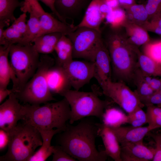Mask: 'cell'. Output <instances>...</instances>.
<instances>
[{"label":"cell","mask_w":161,"mask_h":161,"mask_svg":"<svg viewBox=\"0 0 161 161\" xmlns=\"http://www.w3.org/2000/svg\"><path fill=\"white\" fill-rule=\"evenodd\" d=\"M101 124L89 117L81 119L75 126L67 124L57 134V144L77 161H105L108 156L104 151H98L95 145Z\"/></svg>","instance_id":"6da1fadb"},{"label":"cell","mask_w":161,"mask_h":161,"mask_svg":"<svg viewBox=\"0 0 161 161\" xmlns=\"http://www.w3.org/2000/svg\"><path fill=\"white\" fill-rule=\"evenodd\" d=\"M103 40L110 57L112 75L124 82L133 81L138 68V47L129 41L121 28L110 29L102 35Z\"/></svg>","instance_id":"7a4b0ae2"},{"label":"cell","mask_w":161,"mask_h":161,"mask_svg":"<svg viewBox=\"0 0 161 161\" xmlns=\"http://www.w3.org/2000/svg\"><path fill=\"white\" fill-rule=\"evenodd\" d=\"M22 120L38 130L64 129L70 119L71 109L66 99L55 102H47L42 106L29 104L22 105Z\"/></svg>","instance_id":"3957f363"},{"label":"cell","mask_w":161,"mask_h":161,"mask_svg":"<svg viewBox=\"0 0 161 161\" xmlns=\"http://www.w3.org/2000/svg\"><path fill=\"white\" fill-rule=\"evenodd\" d=\"M8 134L7 151L0 157V161H28L36 149L42 145V138L38 130L23 120Z\"/></svg>","instance_id":"277c9868"},{"label":"cell","mask_w":161,"mask_h":161,"mask_svg":"<svg viewBox=\"0 0 161 161\" xmlns=\"http://www.w3.org/2000/svg\"><path fill=\"white\" fill-rule=\"evenodd\" d=\"M40 54L32 43L11 45L9 55L14 76L13 92L20 91L34 75L39 64Z\"/></svg>","instance_id":"5b68a950"},{"label":"cell","mask_w":161,"mask_h":161,"mask_svg":"<svg viewBox=\"0 0 161 161\" xmlns=\"http://www.w3.org/2000/svg\"><path fill=\"white\" fill-rule=\"evenodd\" d=\"M55 61L47 54H41L38 68L33 76L19 92L15 93L19 101L24 104L39 105L55 100L48 84L47 75Z\"/></svg>","instance_id":"8992f818"},{"label":"cell","mask_w":161,"mask_h":161,"mask_svg":"<svg viewBox=\"0 0 161 161\" xmlns=\"http://www.w3.org/2000/svg\"><path fill=\"white\" fill-rule=\"evenodd\" d=\"M62 96L68 101L71 109L69 124L88 117H95L102 119L104 110L112 102L101 100L95 92L69 89Z\"/></svg>","instance_id":"52a82bcc"},{"label":"cell","mask_w":161,"mask_h":161,"mask_svg":"<svg viewBox=\"0 0 161 161\" xmlns=\"http://www.w3.org/2000/svg\"><path fill=\"white\" fill-rule=\"evenodd\" d=\"M66 35L72 44L73 58L94 62L96 52L103 41L101 32L80 27Z\"/></svg>","instance_id":"ba28073f"},{"label":"cell","mask_w":161,"mask_h":161,"mask_svg":"<svg viewBox=\"0 0 161 161\" xmlns=\"http://www.w3.org/2000/svg\"><path fill=\"white\" fill-rule=\"evenodd\" d=\"M101 88L104 95L128 114L138 107L143 108L145 106L135 92L131 90L123 82L111 80Z\"/></svg>","instance_id":"9c48e42d"},{"label":"cell","mask_w":161,"mask_h":161,"mask_svg":"<svg viewBox=\"0 0 161 161\" xmlns=\"http://www.w3.org/2000/svg\"><path fill=\"white\" fill-rule=\"evenodd\" d=\"M68 77L71 87L79 90L94 77L93 62L73 60L63 67Z\"/></svg>","instance_id":"30bf717a"},{"label":"cell","mask_w":161,"mask_h":161,"mask_svg":"<svg viewBox=\"0 0 161 161\" xmlns=\"http://www.w3.org/2000/svg\"><path fill=\"white\" fill-rule=\"evenodd\" d=\"M22 105L12 92L8 98L0 105V128L8 133L17 126L18 121L22 120Z\"/></svg>","instance_id":"8fae6325"},{"label":"cell","mask_w":161,"mask_h":161,"mask_svg":"<svg viewBox=\"0 0 161 161\" xmlns=\"http://www.w3.org/2000/svg\"><path fill=\"white\" fill-rule=\"evenodd\" d=\"M95 65L94 77L102 88L112 80L111 60L109 51L103 41L96 52L93 62Z\"/></svg>","instance_id":"7c38bea8"},{"label":"cell","mask_w":161,"mask_h":161,"mask_svg":"<svg viewBox=\"0 0 161 161\" xmlns=\"http://www.w3.org/2000/svg\"><path fill=\"white\" fill-rule=\"evenodd\" d=\"M47 79L49 89L52 94L62 96L71 87L65 69L56 64L48 70Z\"/></svg>","instance_id":"4fadbf2b"},{"label":"cell","mask_w":161,"mask_h":161,"mask_svg":"<svg viewBox=\"0 0 161 161\" xmlns=\"http://www.w3.org/2000/svg\"><path fill=\"white\" fill-rule=\"evenodd\" d=\"M111 128L121 145L129 143H143L145 137L152 130L148 126L139 127L120 126Z\"/></svg>","instance_id":"5bb4252c"},{"label":"cell","mask_w":161,"mask_h":161,"mask_svg":"<svg viewBox=\"0 0 161 161\" xmlns=\"http://www.w3.org/2000/svg\"><path fill=\"white\" fill-rule=\"evenodd\" d=\"M155 148H149L143 143H129L121 145L122 161L152 160Z\"/></svg>","instance_id":"9a60e30c"},{"label":"cell","mask_w":161,"mask_h":161,"mask_svg":"<svg viewBox=\"0 0 161 161\" xmlns=\"http://www.w3.org/2000/svg\"><path fill=\"white\" fill-rule=\"evenodd\" d=\"M39 19L40 30L36 38L43 35L54 32H61L67 35L77 28L76 26L64 23L45 11L41 15Z\"/></svg>","instance_id":"2e32d148"},{"label":"cell","mask_w":161,"mask_h":161,"mask_svg":"<svg viewBox=\"0 0 161 161\" xmlns=\"http://www.w3.org/2000/svg\"><path fill=\"white\" fill-rule=\"evenodd\" d=\"M99 136L102 139L106 153L115 161H122L120 157L121 146L111 128L101 124Z\"/></svg>","instance_id":"e0dca14e"},{"label":"cell","mask_w":161,"mask_h":161,"mask_svg":"<svg viewBox=\"0 0 161 161\" xmlns=\"http://www.w3.org/2000/svg\"><path fill=\"white\" fill-rule=\"evenodd\" d=\"M88 0H55V9L59 15L66 21L72 20L81 13L86 5Z\"/></svg>","instance_id":"ac0fdd59"},{"label":"cell","mask_w":161,"mask_h":161,"mask_svg":"<svg viewBox=\"0 0 161 161\" xmlns=\"http://www.w3.org/2000/svg\"><path fill=\"white\" fill-rule=\"evenodd\" d=\"M101 0H92L86 10L85 15L77 27H86L101 32L100 28L105 18L100 8Z\"/></svg>","instance_id":"d6986e66"},{"label":"cell","mask_w":161,"mask_h":161,"mask_svg":"<svg viewBox=\"0 0 161 161\" xmlns=\"http://www.w3.org/2000/svg\"><path fill=\"white\" fill-rule=\"evenodd\" d=\"M64 129H52L50 130H38L42 140L41 147L29 159L28 161H45L53 153L54 145H51V142L54 135Z\"/></svg>","instance_id":"ffe728a7"},{"label":"cell","mask_w":161,"mask_h":161,"mask_svg":"<svg viewBox=\"0 0 161 161\" xmlns=\"http://www.w3.org/2000/svg\"><path fill=\"white\" fill-rule=\"evenodd\" d=\"M57 57L56 64L64 67L73 59L72 42L66 35L63 34L58 41L55 50Z\"/></svg>","instance_id":"44dd1931"},{"label":"cell","mask_w":161,"mask_h":161,"mask_svg":"<svg viewBox=\"0 0 161 161\" xmlns=\"http://www.w3.org/2000/svg\"><path fill=\"white\" fill-rule=\"evenodd\" d=\"M11 46H0V88H7L10 80L12 81L14 79L13 72L8 60Z\"/></svg>","instance_id":"7402d4cb"},{"label":"cell","mask_w":161,"mask_h":161,"mask_svg":"<svg viewBox=\"0 0 161 161\" xmlns=\"http://www.w3.org/2000/svg\"><path fill=\"white\" fill-rule=\"evenodd\" d=\"M63 34L59 32L46 34L35 38L32 43L40 54L48 55L54 51L56 45Z\"/></svg>","instance_id":"603a6c76"},{"label":"cell","mask_w":161,"mask_h":161,"mask_svg":"<svg viewBox=\"0 0 161 161\" xmlns=\"http://www.w3.org/2000/svg\"><path fill=\"white\" fill-rule=\"evenodd\" d=\"M123 27L129 41L133 45L138 47L150 42L148 31L142 27L126 21Z\"/></svg>","instance_id":"cb8c5ba5"},{"label":"cell","mask_w":161,"mask_h":161,"mask_svg":"<svg viewBox=\"0 0 161 161\" xmlns=\"http://www.w3.org/2000/svg\"><path fill=\"white\" fill-rule=\"evenodd\" d=\"M30 18L27 23L26 31L21 41L18 44L25 45L32 43L40 30L39 18L42 13L36 10L31 9L29 12Z\"/></svg>","instance_id":"d4e9b609"},{"label":"cell","mask_w":161,"mask_h":161,"mask_svg":"<svg viewBox=\"0 0 161 161\" xmlns=\"http://www.w3.org/2000/svg\"><path fill=\"white\" fill-rule=\"evenodd\" d=\"M102 120L103 124L111 128L120 127L128 122L127 115L118 109L109 107L106 109Z\"/></svg>","instance_id":"484cf974"},{"label":"cell","mask_w":161,"mask_h":161,"mask_svg":"<svg viewBox=\"0 0 161 161\" xmlns=\"http://www.w3.org/2000/svg\"><path fill=\"white\" fill-rule=\"evenodd\" d=\"M24 1L19 0H0V22L8 26L16 18L14 15L15 10L18 7H21Z\"/></svg>","instance_id":"4316f807"},{"label":"cell","mask_w":161,"mask_h":161,"mask_svg":"<svg viewBox=\"0 0 161 161\" xmlns=\"http://www.w3.org/2000/svg\"><path fill=\"white\" fill-rule=\"evenodd\" d=\"M126 21L142 27L148 20L145 5L135 4L125 9Z\"/></svg>","instance_id":"83f0119b"},{"label":"cell","mask_w":161,"mask_h":161,"mask_svg":"<svg viewBox=\"0 0 161 161\" xmlns=\"http://www.w3.org/2000/svg\"><path fill=\"white\" fill-rule=\"evenodd\" d=\"M138 67L147 75L161 78V65L140 51L138 55Z\"/></svg>","instance_id":"f1b7e54d"},{"label":"cell","mask_w":161,"mask_h":161,"mask_svg":"<svg viewBox=\"0 0 161 161\" xmlns=\"http://www.w3.org/2000/svg\"><path fill=\"white\" fill-rule=\"evenodd\" d=\"M105 20L111 28H121L126 21V11L120 7L113 9L107 14Z\"/></svg>","instance_id":"f546056e"},{"label":"cell","mask_w":161,"mask_h":161,"mask_svg":"<svg viewBox=\"0 0 161 161\" xmlns=\"http://www.w3.org/2000/svg\"><path fill=\"white\" fill-rule=\"evenodd\" d=\"M147 107L146 113L148 126L152 130L161 128V107L154 105Z\"/></svg>","instance_id":"4dcf8cb0"},{"label":"cell","mask_w":161,"mask_h":161,"mask_svg":"<svg viewBox=\"0 0 161 161\" xmlns=\"http://www.w3.org/2000/svg\"><path fill=\"white\" fill-rule=\"evenodd\" d=\"M132 81L136 86L134 91L141 102L155 92L147 83L135 75H134Z\"/></svg>","instance_id":"1f68e13d"},{"label":"cell","mask_w":161,"mask_h":161,"mask_svg":"<svg viewBox=\"0 0 161 161\" xmlns=\"http://www.w3.org/2000/svg\"><path fill=\"white\" fill-rule=\"evenodd\" d=\"M143 53L161 65V40L150 42L145 44Z\"/></svg>","instance_id":"d6a6232c"},{"label":"cell","mask_w":161,"mask_h":161,"mask_svg":"<svg viewBox=\"0 0 161 161\" xmlns=\"http://www.w3.org/2000/svg\"><path fill=\"white\" fill-rule=\"evenodd\" d=\"M142 108L138 107L128 114L127 123L135 127L142 126L144 124L147 123L146 113Z\"/></svg>","instance_id":"836d02e7"},{"label":"cell","mask_w":161,"mask_h":161,"mask_svg":"<svg viewBox=\"0 0 161 161\" xmlns=\"http://www.w3.org/2000/svg\"><path fill=\"white\" fill-rule=\"evenodd\" d=\"M4 36L5 41V45L18 44L23 37V35L11 25L4 30Z\"/></svg>","instance_id":"e575fe53"},{"label":"cell","mask_w":161,"mask_h":161,"mask_svg":"<svg viewBox=\"0 0 161 161\" xmlns=\"http://www.w3.org/2000/svg\"><path fill=\"white\" fill-rule=\"evenodd\" d=\"M142 27L147 31L161 35V12L148 20Z\"/></svg>","instance_id":"d590c367"},{"label":"cell","mask_w":161,"mask_h":161,"mask_svg":"<svg viewBox=\"0 0 161 161\" xmlns=\"http://www.w3.org/2000/svg\"><path fill=\"white\" fill-rule=\"evenodd\" d=\"M148 15V20L161 12V0H147L144 5Z\"/></svg>","instance_id":"8d00e7d4"},{"label":"cell","mask_w":161,"mask_h":161,"mask_svg":"<svg viewBox=\"0 0 161 161\" xmlns=\"http://www.w3.org/2000/svg\"><path fill=\"white\" fill-rule=\"evenodd\" d=\"M52 161H76L66 153L59 145H54Z\"/></svg>","instance_id":"74e56055"},{"label":"cell","mask_w":161,"mask_h":161,"mask_svg":"<svg viewBox=\"0 0 161 161\" xmlns=\"http://www.w3.org/2000/svg\"><path fill=\"white\" fill-rule=\"evenodd\" d=\"M27 17V13H23L16 19L11 25L17 29L23 35V36L26 29Z\"/></svg>","instance_id":"f35d334b"},{"label":"cell","mask_w":161,"mask_h":161,"mask_svg":"<svg viewBox=\"0 0 161 161\" xmlns=\"http://www.w3.org/2000/svg\"><path fill=\"white\" fill-rule=\"evenodd\" d=\"M141 102L146 106L156 105L157 106L161 107V93L155 92L149 97L142 100Z\"/></svg>","instance_id":"ab89813d"},{"label":"cell","mask_w":161,"mask_h":161,"mask_svg":"<svg viewBox=\"0 0 161 161\" xmlns=\"http://www.w3.org/2000/svg\"><path fill=\"white\" fill-rule=\"evenodd\" d=\"M9 135L5 130L0 129V151H3L8 148L9 142Z\"/></svg>","instance_id":"60d3db41"},{"label":"cell","mask_w":161,"mask_h":161,"mask_svg":"<svg viewBox=\"0 0 161 161\" xmlns=\"http://www.w3.org/2000/svg\"><path fill=\"white\" fill-rule=\"evenodd\" d=\"M147 83L155 92H158L161 84V78H157L155 77L150 76L147 79Z\"/></svg>","instance_id":"b9f144b4"},{"label":"cell","mask_w":161,"mask_h":161,"mask_svg":"<svg viewBox=\"0 0 161 161\" xmlns=\"http://www.w3.org/2000/svg\"><path fill=\"white\" fill-rule=\"evenodd\" d=\"M40 1L49 7L52 12V13L58 18L59 20L62 21L66 23V21L58 13L55 6V0H38Z\"/></svg>","instance_id":"7bdbcfd3"},{"label":"cell","mask_w":161,"mask_h":161,"mask_svg":"<svg viewBox=\"0 0 161 161\" xmlns=\"http://www.w3.org/2000/svg\"><path fill=\"white\" fill-rule=\"evenodd\" d=\"M147 134L154 140L156 145L158 146L161 149V133H153L149 132Z\"/></svg>","instance_id":"ee69618b"},{"label":"cell","mask_w":161,"mask_h":161,"mask_svg":"<svg viewBox=\"0 0 161 161\" xmlns=\"http://www.w3.org/2000/svg\"><path fill=\"white\" fill-rule=\"evenodd\" d=\"M12 92L11 89L0 88V103H1Z\"/></svg>","instance_id":"f6af8a7d"},{"label":"cell","mask_w":161,"mask_h":161,"mask_svg":"<svg viewBox=\"0 0 161 161\" xmlns=\"http://www.w3.org/2000/svg\"><path fill=\"white\" fill-rule=\"evenodd\" d=\"M120 6L126 9L136 4L134 0H118Z\"/></svg>","instance_id":"bcb514c9"},{"label":"cell","mask_w":161,"mask_h":161,"mask_svg":"<svg viewBox=\"0 0 161 161\" xmlns=\"http://www.w3.org/2000/svg\"><path fill=\"white\" fill-rule=\"evenodd\" d=\"M6 25L2 22H0V45H4L5 44V41L4 36V28L6 27Z\"/></svg>","instance_id":"7dc6e473"},{"label":"cell","mask_w":161,"mask_h":161,"mask_svg":"<svg viewBox=\"0 0 161 161\" xmlns=\"http://www.w3.org/2000/svg\"><path fill=\"white\" fill-rule=\"evenodd\" d=\"M21 10L24 13H29L30 9V0H24L23 6L21 8Z\"/></svg>","instance_id":"c3c4849f"},{"label":"cell","mask_w":161,"mask_h":161,"mask_svg":"<svg viewBox=\"0 0 161 161\" xmlns=\"http://www.w3.org/2000/svg\"><path fill=\"white\" fill-rule=\"evenodd\" d=\"M107 5L112 9L120 6L118 0H105Z\"/></svg>","instance_id":"681fc988"},{"label":"cell","mask_w":161,"mask_h":161,"mask_svg":"<svg viewBox=\"0 0 161 161\" xmlns=\"http://www.w3.org/2000/svg\"><path fill=\"white\" fill-rule=\"evenodd\" d=\"M159 92L161 93V84L160 88V89L159 91L158 92Z\"/></svg>","instance_id":"f907efd6"}]
</instances>
